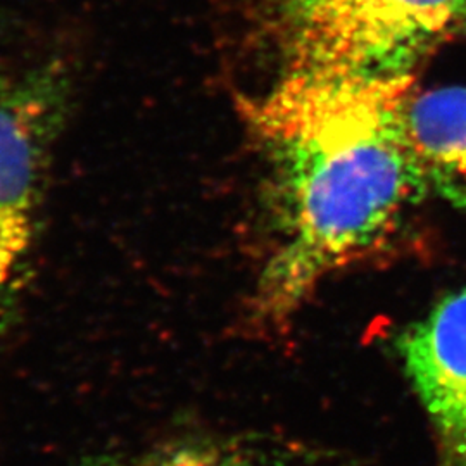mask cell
Segmentation results:
<instances>
[{"instance_id":"8992f818","label":"cell","mask_w":466,"mask_h":466,"mask_svg":"<svg viewBox=\"0 0 466 466\" xmlns=\"http://www.w3.org/2000/svg\"><path fill=\"white\" fill-rule=\"evenodd\" d=\"M406 130L427 187L466 213V86L411 96Z\"/></svg>"},{"instance_id":"7a4b0ae2","label":"cell","mask_w":466,"mask_h":466,"mask_svg":"<svg viewBox=\"0 0 466 466\" xmlns=\"http://www.w3.org/2000/svg\"><path fill=\"white\" fill-rule=\"evenodd\" d=\"M292 71L387 78L466 32V0H285Z\"/></svg>"},{"instance_id":"3957f363","label":"cell","mask_w":466,"mask_h":466,"mask_svg":"<svg viewBox=\"0 0 466 466\" xmlns=\"http://www.w3.org/2000/svg\"><path fill=\"white\" fill-rule=\"evenodd\" d=\"M71 82L59 61L0 75V325L35 250L50 156Z\"/></svg>"},{"instance_id":"5b68a950","label":"cell","mask_w":466,"mask_h":466,"mask_svg":"<svg viewBox=\"0 0 466 466\" xmlns=\"http://www.w3.org/2000/svg\"><path fill=\"white\" fill-rule=\"evenodd\" d=\"M94 466H356L342 451L265 431L178 433Z\"/></svg>"},{"instance_id":"6da1fadb","label":"cell","mask_w":466,"mask_h":466,"mask_svg":"<svg viewBox=\"0 0 466 466\" xmlns=\"http://www.w3.org/2000/svg\"><path fill=\"white\" fill-rule=\"evenodd\" d=\"M413 76L292 71L249 116L275 163L280 244L258 311L280 321L335 269L380 244L427 188L406 130Z\"/></svg>"},{"instance_id":"277c9868","label":"cell","mask_w":466,"mask_h":466,"mask_svg":"<svg viewBox=\"0 0 466 466\" xmlns=\"http://www.w3.org/2000/svg\"><path fill=\"white\" fill-rule=\"evenodd\" d=\"M398 352L431 423L437 466H466V285L400 333Z\"/></svg>"}]
</instances>
